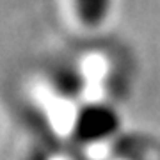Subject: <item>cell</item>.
I'll use <instances>...</instances> for the list:
<instances>
[{
  "label": "cell",
  "mask_w": 160,
  "mask_h": 160,
  "mask_svg": "<svg viewBox=\"0 0 160 160\" xmlns=\"http://www.w3.org/2000/svg\"><path fill=\"white\" fill-rule=\"evenodd\" d=\"M121 128V114L105 102L84 103L73 119V135L84 144H100L118 135Z\"/></svg>",
  "instance_id": "cell-1"
},
{
  "label": "cell",
  "mask_w": 160,
  "mask_h": 160,
  "mask_svg": "<svg viewBox=\"0 0 160 160\" xmlns=\"http://www.w3.org/2000/svg\"><path fill=\"white\" fill-rule=\"evenodd\" d=\"M50 86L59 98L75 100L84 94L87 87V78L84 71L75 64H61L50 75Z\"/></svg>",
  "instance_id": "cell-2"
},
{
  "label": "cell",
  "mask_w": 160,
  "mask_h": 160,
  "mask_svg": "<svg viewBox=\"0 0 160 160\" xmlns=\"http://www.w3.org/2000/svg\"><path fill=\"white\" fill-rule=\"evenodd\" d=\"M116 0H73V11L84 27H102L112 14Z\"/></svg>",
  "instance_id": "cell-3"
}]
</instances>
